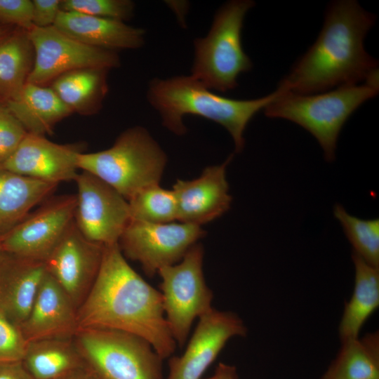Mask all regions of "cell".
Segmentation results:
<instances>
[{"label": "cell", "mask_w": 379, "mask_h": 379, "mask_svg": "<svg viewBox=\"0 0 379 379\" xmlns=\"http://www.w3.org/2000/svg\"><path fill=\"white\" fill-rule=\"evenodd\" d=\"M77 319L79 329H112L139 336L162 359L175 350L161 292L131 267L118 243L105 246L98 275L77 310Z\"/></svg>", "instance_id": "1"}, {"label": "cell", "mask_w": 379, "mask_h": 379, "mask_svg": "<svg viewBox=\"0 0 379 379\" xmlns=\"http://www.w3.org/2000/svg\"><path fill=\"white\" fill-rule=\"evenodd\" d=\"M375 20L355 0L333 1L317 40L279 85L309 95L378 78V61L364 45Z\"/></svg>", "instance_id": "2"}, {"label": "cell", "mask_w": 379, "mask_h": 379, "mask_svg": "<svg viewBox=\"0 0 379 379\" xmlns=\"http://www.w3.org/2000/svg\"><path fill=\"white\" fill-rule=\"evenodd\" d=\"M286 91L278 86L275 91L264 97L237 100L213 93L191 75L175 76L152 79L147 98L159 112L163 126L173 133L182 135L186 133L185 116H199L224 127L233 139L235 152L239 153L244 149V133L249 121Z\"/></svg>", "instance_id": "3"}, {"label": "cell", "mask_w": 379, "mask_h": 379, "mask_svg": "<svg viewBox=\"0 0 379 379\" xmlns=\"http://www.w3.org/2000/svg\"><path fill=\"white\" fill-rule=\"evenodd\" d=\"M378 93V78L359 85L302 95L286 91L264 108L270 118L293 121L309 131L321 147L325 159L333 161L339 133L351 114Z\"/></svg>", "instance_id": "4"}, {"label": "cell", "mask_w": 379, "mask_h": 379, "mask_svg": "<svg viewBox=\"0 0 379 379\" xmlns=\"http://www.w3.org/2000/svg\"><path fill=\"white\" fill-rule=\"evenodd\" d=\"M167 156L146 128L134 126L123 131L104 150L81 152L77 167L98 177L127 201L142 189L159 184Z\"/></svg>", "instance_id": "5"}, {"label": "cell", "mask_w": 379, "mask_h": 379, "mask_svg": "<svg viewBox=\"0 0 379 379\" xmlns=\"http://www.w3.org/2000/svg\"><path fill=\"white\" fill-rule=\"evenodd\" d=\"M252 0H232L215 13L207 35L194 41L193 77L210 90L226 92L238 86L241 73L253 63L243 49L241 30Z\"/></svg>", "instance_id": "6"}, {"label": "cell", "mask_w": 379, "mask_h": 379, "mask_svg": "<svg viewBox=\"0 0 379 379\" xmlns=\"http://www.w3.org/2000/svg\"><path fill=\"white\" fill-rule=\"evenodd\" d=\"M84 361L100 379H164L162 359L135 335L105 328H80L74 338Z\"/></svg>", "instance_id": "7"}, {"label": "cell", "mask_w": 379, "mask_h": 379, "mask_svg": "<svg viewBox=\"0 0 379 379\" xmlns=\"http://www.w3.org/2000/svg\"><path fill=\"white\" fill-rule=\"evenodd\" d=\"M204 248L194 244L176 264L161 268V293L170 331L180 347L188 338L193 321L212 309V291L203 273Z\"/></svg>", "instance_id": "8"}, {"label": "cell", "mask_w": 379, "mask_h": 379, "mask_svg": "<svg viewBox=\"0 0 379 379\" xmlns=\"http://www.w3.org/2000/svg\"><path fill=\"white\" fill-rule=\"evenodd\" d=\"M204 234L201 226L192 224L131 220L118 244L125 258L138 262L150 277L161 268L180 262Z\"/></svg>", "instance_id": "9"}, {"label": "cell", "mask_w": 379, "mask_h": 379, "mask_svg": "<svg viewBox=\"0 0 379 379\" xmlns=\"http://www.w3.org/2000/svg\"><path fill=\"white\" fill-rule=\"evenodd\" d=\"M27 32L34 51V63L29 83L46 86L62 74L77 69H110L121 65L115 51L86 45L54 26H33Z\"/></svg>", "instance_id": "10"}, {"label": "cell", "mask_w": 379, "mask_h": 379, "mask_svg": "<svg viewBox=\"0 0 379 379\" xmlns=\"http://www.w3.org/2000/svg\"><path fill=\"white\" fill-rule=\"evenodd\" d=\"M74 222L88 239L117 244L131 221L128 201L112 187L86 171L78 173Z\"/></svg>", "instance_id": "11"}, {"label": "cell", "mask_w": 379, "mask_h": 379, "mask_svg": "<svg viewBox=\"0 0 379 379\" xmlns=\"http://www.w3.org/2000/svg\"><path fill=\"white\" fill-rule=\"evenodd\" d=\"M76 194L48 198L0 238L2 251L44 262L74 220Z\"/></svg>", "instance_id": "12"}, {"label": "cell", "mask_w": 379, "mask_h": 379, "mask_svg": "<svg viewBox=\"0 0 379 379\" xmlns=\"http://www.w3.org/2000/svg\"><path fill=\"white\" fill-rule=\"evenodd\" d=\"M105 246L84 237L74 220L44 261L75 307L84 302L98 275Z\"/></svg>", "instance_id": "13"}, {"label": "cell", "mask_w": 379, "mask_h": 379, "mask_svg": "<svg viewBox=\"0 0 379 379\" xmlns=\"http://www.w3.org/2000/svg\"><path fill=\"white\" fill-rule=\"evenodd\" d=\"M246 333V326L236 314L213 308L199 318L184 353L169 359L166 379H201L227 342Z\"/></svg>", "instance_id": "14"}, {"label": "cell", "mask_w": 379, "mask_h": 379, "mask_svg": "<svg viewBox=\"0 0 379 379\" xmlns=\"http://www.w3.org/2000/svg\"><path fill=\"white\" fill-rule=\"evenodd\" d=\"M82 143L58 144L44 135L27 133L18 148L0 167L41 181L59 184L74 180Z\"/></svg>", "instance_id": "15"}, {"label": "cell", "mask_w": 379, "mask_h": 379, "mask_svg": "<svg viewBox=\"0 0 379 379\" xmlns=\"http://www.w3.org/2000/svg\"><path fill=\"white\" fill-rule=\"evenodd\" d=\"M232 158L231 154L222 164L206 167L195 179L177 180L172 189L177 201V220L201 226L230 209L232 197L226 168Z\"/></svg>", "instance_id": "16"}, {"label": "cell", "mask_w": 379, "mask_h": 379, "mask_svg": "<svg viewBox=\"0 0 379 379\" xmlns=\"http://www.w3.org/2000/svg\"><path fill=\"white\" fill-rule=\"evenodd\" d=\"M20 328L28 342L71 339L79 329L77 309L46 271L29 313Z\"/></svg>", "instance_id": "17"}, {"label": "cell", "mask_w": 379, "mask_h": 379, "mask_svg": "<svg viewBox=\"0 0 379 379\" xmlns=\"http://www.w3.org/2000/svg\"><path fill=\"white\" fill-rule=\"evenodd\" d=\"M45 273L44 262L0 251V312L20 327L29 313Z\"/></svg>", "instance_id": "18"}, {"label": "cell", "mask_w": 379, "mask_h": 379, "mask_svg": "<svg viewBox=\"0 0 379 379\" xmlns=\"http://www.w3.org/2000/svg\"><path fill=\"white\" fill-rule=\"evenodd\" d=\"M53 26L86 45L115 52L140 48L145 44L143 29L77 12L60 11Z\"/></svg>", "instance_id": "19"}, {"label": "cell", "mask_w": 379, "mask_h": 379, "mask_svg": "<svg viewBox=\"0 0 379 379\" xmlns=\"http://www.w3.org/2000/svg\"><path fill=\"white\" fill-rule=\"evenodd\" d=\"M27 133L44 135L72 112L50 86L27 82L13 99L4 102Z\"/></svg>", "instance_id": "20"}, {"label": "cell", "mask_w": 379, "mask_h": 379, "mask_svg": "<svg viewBox=\"0 0 379 379\" xmlns=\"http://www.w3.org/2000/svg\"><path fill=\"white\" fill-rule=\"evenodd\" d=\"M57 186L0 168V238L19 224L34 206L48 199Z\"/></svg>", "instance_id": "21"}, {"label": "cell", "mask_w": 379, "mask_h": 379, "mask_svg": "<svg viewBox=\"0 0 379 379\" xmlns=\"http://www.w3.org/2000/svg\"><path fill=\"white\" fill-rule=\"evenodd\" d=\"M109 69L87 67L62 74L50 87L72 112L92 115L101 108L107 93Z\"/></svg>", "instance_id": "22"}, {"label": "cell", "mask_w": 379, "mask_h": 379, "mask_svg": "<svg viewBox=\"0 0 379 379\" xmlns=\"http://www.w3.org/2000/svg\"><path fill=\"white\" fill-rule=\"evenodd\" d=\"M352 258L354 286L338 327L341 342L359 338L364 323L379 306V268L370 265L354 253Z\"/></svg>", "instance_id": "23"}, {"label": "cell", "mask_w": 379, "mask_h": 379, "mask_svg": "<svg viewBox=\"0 0 379 379\" xmlns=\"http://www.w3.org/2000/svg\"><path fill=\"white\" fill-rule=\"evenodd\" d=\"M22 363L34 379H58L87 366L74 338L28 342Z\"/></svg>", "instance_id": "24"}, {"label": "cell", "mask_w": 379, "mask_h": 379, "mask_svg": "<svg viewBox=\"0 0 379 379\" xmlns=\"http://www.w3.org/2000/svg\"><path fill=\"white\" fill-rule=\"evenodd\" d=\"M34 51L28 32L15 28L0 41V98H15L28 81Z\"/></svg>", "instance_id": "25"}, {"label": "cell", "mask_w": 379, "mask_h": 379, "mask_svg": "<svg viewBox=\"0 0 379 379\" xmlns=\"http://www.w3.org/2000/svg\"><path fill=\"white\" fill-rule=\"evenodd\" d=\"M341 347L320 379H379V334L341 342Z\"/></svg>", "instance_id": "26"}, {"label": "cell", "mask_w": 379, "mask_h": 379, "mask_svg": "<svg viewBox=\"0 0 379 379\" xmlns=\"http://www.w3.org/2000/svg\"><path fill=\"white\" fill-rule=\"evenodd\" d=\"M131 220L168 223L178 218V206L173 190L159 184L148 186L128 200Z\"/></svg>", "instance_id": "27"}, {"label": "cell", "mask_w": 379, "mask_h": 379, "mask_svg": "<svg viewBox=\"0 0 379 379\" xmlns=\"http://www.w3.org/2000/svg\"><path fill=\"white\" fill-rule=\"evenodd\" d=\"M335 218L353 247V253L370 265L379 268V220H364L348 213L337 204L333 208Z\"/></svg>", "instance_id": "28"}, {"label": "cell", "mask_w": 379, "mask_h": 379, "mask_svg": "<svg viewBox=\"0 0 379 379\" xmlns=\"http://www.w3.org/2000/svg\"><path fill=\"white\" fill-rule=\"evenodd\" d=\"M60 9L124 22L133 17L135 3L131 0H61Z\"/></svg>", "instance_id": "29"}, {"label": "cell", "mask_w": 379, "mask_h": 379, "mask_svg": "<svg viewBox=\"0 0 379 379\" xmlns=\"http://www.w3.org/2000/svg\"><path fill=\"white\" fill-rule=\"evenodd\" d=\"M27 344L21 328L0 312V364L22 361Z\"/></svg>", "instance_id": "30"}, {"label": "cell", "mask_w": 379, "mask_h": 379, "mask_svg": "<svg viewBox=\"0 0 379 379\" xmlns=\"http://www.w3.org/2000/svg\"><path fill=\"white\" fill-rule=\"evenodd\" d=\"M27 133L4 102H0V167L13 154Z\"/></svg>", "instance_id": "31"}, {"label": "cell", "mask_w": 379, "mask_h": 379, "mask_svg": "<svg viewBox=\"0 0 379 379\" xmlns=\"http://www.w3.org/2000/svg\"><path fill=\"white\" fill-rule=\"evenodd\" d=\"M32 1L0 0V23L29 31L32 27Z\"/></svg>", "instance_id": "32"}, {"label": "cell", "mask_w": 379, "mask_h": 379, "mask_svg": "<svg viewBox=\"0 0 379 379\" xmlns=\"http://www.w3.org/2000/svg\"><path fill=\"white\" fill-rule=\"evenodd\" d=\"M61 0L32 1V23L36 27L53 26L60 12Z\"/></svg>", "instance_id": "33"}, {"label": "cell", "mask_w": 379, "mask_h": 379, "mask_svg": "<svg viewBox=\"0 0 379 379\" xmlns=\"http://www.w3.org/2000/svg\"><path fill=\"white\" fill-rule=\"evenodd\" d=\"M0 379H34L22 361L0 364Z\"/></svg>", "instance_id": "34"}, {"label": "cell", "mask_w": 379, "mask_h": 379, "mask_svg": "<svg viewBox=\"0 0 379 379\" xmlns=\"http://www.w3.org/2000/svg\"><path fill=\"white\" fill-rule=\"evenodd\" d=\"M204 379H238L237 370L233 365L220 362L214 374Z\"/></svg>", "instance_id": "35"}, {"label": "cell", "mask_w": 379, "mask_h": 379, "mask_svg": "<svg viewBox=\"0 0 379 379\" xmlns=\"http://www.w3.org/2000/svg\"><path fill=\"white\" fill-rule=\"evenodd\" d=\"M58 379H100L88 366L74 371Z\"/></svg>", "instance_id": "36"}, {"label": "cell", "mask_w": 379, "mask_h": 379, "mask_svg": "<svg viewBox=\"0 0 379 379\" xmlns=\"http://www.w3.org/2000/svg\"><path fill=\"white\" fill-rule=\"evenodd\" d=\"M15 28L0 23V41L11 33Z\"/></svg>", "instance_id": "37"}, {"label": "cell", "mask_w": 379, "mask_h": 379, "mask_svg": "<svg viewBox=\"0 0 379 379\" xmlns=\"http://www.w3.org/2000/svg\"><path fill=\"white\" fill-rule=\"evenodd\" d=\"M0 102H3V101L1 100V98H0Z\"/></svg>", "instance_id": "38"}, {"label": "cell", "mask_w": 379, "mask_h": 379, "mask_svg": "<svg viewBox=\"0 0 379 379\" xmlns=\"http://www.w3.org/2000/svg\"><path fill=\"white\" fill-rule=\"evenodd\" d=\"M1 251V248H0V251Z\"/></svg>", "instance_id": "39"}]
</instances>
